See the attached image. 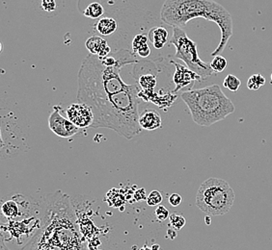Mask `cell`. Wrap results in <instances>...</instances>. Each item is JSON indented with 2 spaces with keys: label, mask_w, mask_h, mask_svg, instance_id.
I'll return each instance as SVG.
<instances>
[{
  "label": "cell",
  "mask_w": 272,
  "mask_h": 250,
  "mask_svg": "<svg viewBox=\"0 0 272 250\" xmlns=\"http://www.w3.org/2000/svg\"><path fill=\"white\" fill-rule=\"evenodd\" d=\"M121 68L104 65L98 56L89 54L80 65L77 101L94 113L92 128H107L127 140L142 131L139 125V88L127 84Z\"/></svg>",
  "instance_id": "1"
},
{
  "label": "cell",
  "mask_w": 272,
  "mask_h": 250,
  "mask_svg": "<svg viewBox=\"0 0 272 250\" xmlns=\"http://www.w3.org/2000/svg\"><path fill=\"white\" fill-rule=\"evenodd\" d=\"M43 226L21 250H87L68 196L61 190L47 195Z\"/></svg>",
  "instance_id": "2"
},
{
  "label": "cell",
  "mask_w": 272,
  "mask_h": 250,
  "mask_svg": "<svg viewBox=\"0 0 272 250\" xmlns=\"http://www.w3.org/2000/svg\"><path fill=\"white\" fill-rule=\"evenodd\" d=\"M198 17L218 25L221 39L211 56L220 55L233 36L232 16L221 4L214 0H165L160 11V18L165 24L183 29L190 20Z\"/></svg>",
  "instance_id": "3"
},
{
  "label": "cell",
  "mask_w": 272,
  "mask_h": 250,
  "mask_svg": "<svg viewBox=\"0 0 272 250\" xmlns=\"http://www.w3.org/2000/svg\"><path fill=\"white\" fill-rule=\"evenodd\" d=\"M181 97L187 104L193 122L202 127L224 121L236 111L232 100L216 84L186 91Z\"/></svg>",
  "instance_id": "4"
},
{
  "label": "cell",
  "mask_w": 272,
  "mask_h": 250,
  "mask_svg": "<svg viewBox=\"0 0 272 250\" xmlns=\"http://www.w3.org/2000/svg\"><path fill=\"white\" fill-rule=\"evenodd\" d=\"M234 189L223 179L208 178L198 188L197 207L207 216H224L234 205Z\"/></svg>",
  "instance_id": "5"
},
{
  "label": "cell",
  "mask_w": 272,
  "mask_h": 250,
  "mask_svg": "<svg viewBox=\"0 0 272 250\" xmlns=\"http://www.w3.org/2000/svg\"><path fill=\"white\" fill-rule=\"evenodd\" d=\"M169 44L176 47L175 58L182 60L188 68L200 75L203 80L215 74L210 63L201 60L196 43L189 39L183 28L173 27V36L169 40Z\"/></svg>",
  "instance_id": "6"
},
{
  "label": "cell",
  "mask_w": 272,
  "mask_h": 250,
  "mask_svg": "<svg viewBox=\"0 0 272 250\" xmlns=\"http://www.w3.org/2000/svg\"><path fill=\"white\" fill-rule=\"evenodd\" d=\"M61 110V106H53L52 112L49 117V127L56 136L67 139L76 135L79 132L80 128L65 119L60 113Z\"/></svg>",
  "instance_id": "7"
},
{
  "label": "cell",
  "mask_w": 272,
  "mask_h": 250,
  "mask_svg": "<svg viewBox=\"0 0 272 250\" xmlns=\"http://www.w3.org/2000/svg\"><path fill=\"white\" fill-rule=\"evenodd\" d=\"M68 121L80 129L92 128L95 117L90 106L84 103H72L66 110Z\"/></svg>",
  "instance_id": "8"
},
{
  "label": "cell",
  "mask_w": 272,
  "mask_h": 250,
  "mask_svg": "<svg viewBox=\"0 0 272 250\" xmlns=\"http://www.w3.org/2000/svg\"><path fill=\"white\" fill-rule=\"evenodd\" d=\"M170 62H172L176 67V71L173 76V82L176 85L175 90L173 91L174 94H177L182 90H192L191 87L194 85L195 81L201 82L203 80L200 75L188 68L187 65H183L174 61H171Z\"/></svg>",
  "instance_id": "9"
},
{
  "label": "cell",
  "mask_w": 272,
  "mask_h": 250,
  "mask_svg": "<svg viewBox=\"0 0 272 250\" xmlns=\"http://www.w3.org/2000/svg\"><path fill=\"white\" fill-rule=\"evenodd\" d=\"M139 98L143 99L144 101H149L154 103L160 109L166 110L168 107L172 106L175 100L177 99V94L172 93L162 94V92L156 94L154 91H144L140 90L138 94Z\"/></svg>",
  "instance_id": "10"
},
{
  "label": "cell",
  "mask_w": 272,
  "mask_h": 250,
  "mask_svg": "<svg viewBox=\"0 0 272 250\" xmlns=\"http://www.w3.org/2000/svg\"><path fill=\"white\" fill-rule=\"evenodd\" d=\"M85 47L90 54L98 56L100 59L105 58L111 54V48L108 42L100 36H92L85 42Z\"/></svg>",
  "instance_id": "11"
},
{
  "label": "cell",
  "mask_w": 272,
  "mask_h": 250,
  "mask_svg": "<svg viewBox=\"0 0 272 250\" xmlns=\"http://www.w3.org/2000/svg\"><path fill=\"white\" fill-rule=\"evenodd\" d=\"M139 125L142 130L153 131L161 128L162 118L160 114L154 109H147L139 116Z\"/></svg>",
  "instance_id": "12"
},
{
  "label": "cell",
  "mask_w": 272,
  "mask_h": 250,
  "mask_svg": "<svg viewBox=\"0 0 272 250\" xmlns=\"http://www.w3.org/2000/svg\"><path fill=\"white\" fill-rule=\"evenodd\" d=\"M97 32L102 36H111L113 35L118 29V22L113 17H102L98 20L95 25Z\"/></svg>",
  "instance_id": "13"
},
{
  "label": "cell",
  "mask_w": 272,
  "mask_h": 250,
  "mask_svg": "<svg viewBox=\"0 0 272 250\" xmlns=\"http://www.w3.org/2000/svg\"><path fill=\"white\" fill-rule=\"evenodd\" d=\"M151 40L155 49H162L169 43V34L164 27H154L151 31Z\"/></svg>",
  "instance_id": "14"
},
{
  "label": "cell",
  "mask_w": 272,
  "mask_h": 250,
  "mask_svg": "<svg viewBox=\"0 0 272 250\" xmlns=\"http://www.w3.org/2000/svg\"><path fill=\"white\" fill-rule=\"evenodd\" d=\"M137 82L141 90L144 91H154L157 81H156V73H154V68L149 69L139 75L137 78Z\"/></svg>",
  "instance_id": "15"
},
{
  "label": "cell",
  "mask_w": 272,
  "mask_h": 250,
  "mask_svg": "<svg viewBox=\"0 0 272 250\" xmlns=\"http://www.w3.org/2000/svg\"><path fill=\"white\" fill-rule=\"evenodd\" d=\"M104 14V9L100 2H93L83 11V15L91 19H100Z\"/></svg>",
  "instance_id": "16"
},
{
  "label": "cell",
  "mask_w": 272,
  "mask_h": 250,
  "mask_svg": "<svg viewBox=\"0 0 272 250\" xmlns=\"http://www.w3.org/2000/svg\"><path fill=\"white\" fill-rule=\"evenodd\" d=\"M2 215L8 219H16L19 215V210L17 202L14 200H9L2 205Z\"/></svg>",
  "instance_id": "17"
},
{
  "label": "cell",
  "mask_w": 272,
  "mask_h": 250,
  "mask_svg": "<svg viewBox=\"0 0 272 250\" xmlns=\"http://www.w3.org/2000/svg\"><path fill=\"white\" fill-rule=\"evenodd\" d=\"M60 7L59 0H40V9L46 14L56 15L55 12L58 13Z\"/></svg>",
  "instance_id": "18"
},
{
  "label": "cell",
  "mask_w": 272,
  "mask_h": 250,
  "mask_svg": "<svg viewBox=\"0 0 272 250\" xmlns=\"http://www.w3.org/2000/svg\"><path fill=\"white\" fill-rule=\"evenodd\" d=\"M223 86L226 89H228L230 92L236 93L239 90V88L241 86V81L237 76H235L233 74H228L223 81Z\"/></svg>",
  "instance_id": "19"
},
{
  "label": "cell",
  "mask_w": 272,
  "mask_h": 250,
  "mask_svg": "<svg viewBox=\"0 0 272 250\" xmlns=\"http://www.w3.org/2000/svg\"><path fill=\"white\" fill-rule=\"evenodd\" d=\"M266 84V78L260 73L253 74L247 81V88L251 91H258Z\"/></svg>",
  "instance_id": "20"
},
{
  "label": "cell",
  "mask_w": 272,
  "mask_h": 250,
  "mask_svg": "<svg viewBox=\"0 0 272 250\" xmlns=\"http://www.w3.org/2000/svg\"><path fill=\"white\" fill-rule=\"evenodd\" d=\"M148 41H149V37L147 35L145 34L136 35L132 42V51L136 55L141 48L149 46Z\"/></svg>",
  "instance_id": "21"
},
{
  "label": "cell",
  "mask_w": 272,
  "mask_h": 250,
  "mask_svg": "<svg viewBox=\"0 0 272 250\" xmlns=\"http://www.w3.org/2000/svg\"><path fill=\"white\" fill-rule=\"evenodd\" d=\"M210 66H211L212 70L214 71V73H221L227 68L228 62H227L226 58H224L223 56L217 55V56L213 57L212 61L210 62Z\"/></svg>",
  "instance_id": "22"
},
{
  "label": "cell",
  "mask_w": 272,
  "mask_h": 250,
  "mask_svg": "<svg viewBox=\"0 0 272 250\" xmlns=\"http://www.w3.org/2000/svg\"><path fill=\"white\" fill-rule=\"evenodd\" d=\"M169 220H170V224L171 226L176 230V231H179L181 230L187 223V220L186 219L180 215V214H177V213H173L170 215L169 217Z\"/></svg>",
  "instance_id": "23"
},
{
  "label": "cell",
  "mask_w": 272,
  "mask_h": 250,
  "mask_svg": "<svg viewBox=\"0 0 272 250\" xmlns=\"http://www.w3.org/2000/svg\"><path fill=\"white\" fill-rule=\"evenodd\" d=\"M162 194L158 190H153L147 197V203L149 206H156L162 202Z\"/></svg>",
  "instance_id": "24"
},
{
  "label": "cell",
  "mask_w": 272,
  "mask_h": 250,
  "mask_svg": "<svg viewBox=\"0 0 272 250\" xmlns=\"http://www.w3.org/2000/svg\"><path fill=\"white\" fill-rule=\"evenodd\" d=\"M154 215H155V218L157 219L158 221H164L167 219H169V217H170L169 211L162 205H159L156 208V210L154 212Z\"/></svg>",
  "instance_id": "25"
},
{
  "label": "cell",
  "mask_w": 272,
  "mask_h": 250,
  "mask_svg": "<svg viewBox=\"0 0 272 250\" xmlns=\"http://www.w3.org/2000/svg\"><path fill=\"white\" fill-rule=\"evenodd\" d=\"M169 203L173 207H178L182 203V196L179 193H172L169 196Z\"/></svg>",
  "instance_id": "26"
},
{
  "label": "cell",
  "mask_w": 272,
  "mask_h": 250,
  "mask_svg": "<svg viewBox=\"0 0 272 250\" xmlns=\"http://www.w3.org/2000/svg\"><path fill=\"white\" fill-rule=\"evenodd\" d=\"M136 55H137L138 57H140V58H144V59L148 58V57L151 55V48H150V47L147 46V47L141 48V49L137 52Z\"/></svg>",
  "instance_id": "27"
},
{
  "label": "cell",
  "mask_w": 272,
  "mask_h": 250,
  "mask_svg": "<svg viewBox=\"0 0 272 250\" xmlns=\"http://www.w3.org/2000/svg\"><path fill=\"white\" fill-rule=\"evenodd\" d=\"M0 250H8V248L6 247L5 242H4V240H3V239L1 240V248H0Z\"/></svg>",
  "instance_id": "28"
},
{
  "label": "cell",
  "mask_w": 272,
  "mask_h": 250,
  "mask_svg": "<svg viewBox=\"0 0 272 250\" xmlns=\"http://www.w3.org/2000/svg\"><path fill=\"white\" fill-rule=\"evenodd\" d=\"M139 250H154V246L152 248V249H150V248H148V247H144V248H142V249H140Z\"/></svg>",
  "instance_id": "29"
},
{
  "label": "cell",
  "mask_w": 272,
  "mask_h": 250,
  "mask_svg": "<svg viewBox=\"0 0 272 250\" xmlns=\"http://www.w3.org/2000/svg\"><path fill=\"white\" fill-rule=\"evenodd\" d=\"M205 219H206V223H207V224H210V223H211V220H209V219H210L209 217H205Z\"/></svg>",
  "instance_id": "30"
},
{
  "label": "cell",
  "mask_w": 272,
  "mask_h": 250,
  "mask_svg": "<svg viewBox=\"0 0 272 250\" xmlns=\"http://www.w3.org/2000/svg\"><path fill=\"white\" fill-rule=\"evenodd\" d=\"M271 79H272V81H271V82H272V77H271Z\"/></svg>",
  "instance_id": "31"
}]
</instances>
